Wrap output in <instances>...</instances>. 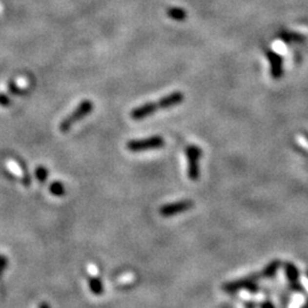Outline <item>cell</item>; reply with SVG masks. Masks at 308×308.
<instances>
[{"label": "cell", "instance_id": "1", "mask_svg": "<svg viewBox=\"0 0 308 308\" xmlns=\"http://www.w3.org/2000/svg\"><path fill=\"white\" fill-rule=\"evenodd\" d=\"M281 266L280 260H273L267 265L263 270H260L258 273H252L250 275L242 277V279L232 281V282H227L223 286V290L225 292L228 293H234L238 292L240 290H249L252 292L258 291V282L263 279H269V277L274 276Z\"/></svg>", "mask_w": 308, "mask_h": 308}, {"label": "cell", "instance_id": "2", "mask_svg": "<svg viewBox=\"0 0 308 308\" xmlns=\"http://www.w3.org/2000/svg\"><path fill=\"white\" fill-rule=\"evenodd\" d=\"M94 109V104L91 101H82L78 105L72 113H70L65 119L62 120V123H60V130L62 133H66L67 130H70L72 126L78 121L83 119L84 117H87L91 111Z\"/></svg>", "mask_w": 308, "mask_h": 308}, {"label": "cell", "instance_id": "3", "mask_svg": "<svg viewBox=\"0 0 308 308\" xmlns=\"http://www.w3.org/2000/svg\"><path fill=\"white\" fill-rule=\"evenodd\" d=\"M186 160H187V176L193 182L200 178V159L202 155L201 147L196 145H189L185 150Z\"/></svg>", "mask_w": 308, "mask_h": 308}, {"label": "cell", "instance_id": "4", "mask_svg": "<svg viewBox=\"0 0 308 308\" xmlns=\"http://www.w3.org/2000/svg\"><path fill=\"white\" fill-rule=\"evenodd\" d=\"M162 146H164V140L160 136H152L143 138V140H133L127 143V148L134 153L155 150V148H160Z\"/></svg>", "mask_w": 308, "mask_h": 308}, {"label": "cell", "instance_id": "5", "mask_svg": "<svg viewBox=\"0 0 308 308\" xmlns=\"http://www.w3.org/2000/svg\"><path fill=\"white\" fill-rule=\"evenodd\" d=\"M193 207H194V202L192 200H181V201L167 203V205H162L160 208V215L164 217H172L177 214L187 211Z\"/></svg>", "mask_w": 308, "mask_h": 308}, {"label": "cell", "instance_id": "6", "mask_svg": "<svg viewBox=\"0 0 308 308\" xmlns=\"http://www.w3.org/2000/svg\"><path fill=\"white\" fill-rule=\"evenodd\" d=\"M266 57L270 66V76L273 79L279 80L283 76V57L273 50H267Z\"/></svg>", "mask_w": 308, "mask_h": 308}, {"label": "cell", "instance_id": "7", "mask_svg": "<svg viewBox=\"0 0 308 308\" xmlns=\"http://www.w3.org/2000/svg\"><path fill=\"white\" fill-rule=\"evenodd\" d=\"M284 268H286V275L287 279V282H289L291 289L296 292L304 293L306 294V290L304 289V287L301 286L300 281H299V272H298L297 267L291 263H287L284 265Z\"/></svg>", "mask_w": 308, "mask_h": 308}, {"label": "cell", "instance_id": "8", "mask_svg": "<svg viewBox=\"0 0 308 308\" xmlns=\"http://www.w3.org/2000/svg\"><path fill=\"white\" fill-rule=\"evenodd\" d=\"M183 101H184V94H183L182 91H174V93L160 98V100L155 102V103H157L159 110H165L178 105V104H181Z\"/></svg>", "mask_w": 308, "mask_h": 308}, {"label": "cell", "instance_id": "9", "mask_svg": "<svg viewBox=\"0 0 308 308\" xmlns=\"http://www.w3.org/2000/svg\"><path fill=\"white\" fill-rule=\"evenodd\" d=\"M154 112H157L154 106V102H150V103H145L143 105L138 106L131 111L130 118L133 120H142L152 116Z\"/></svg>", "mask_w": 308, "mask_h": 308}, {"label": "cell", "instance_id": "10", "mask_svg": "<svg viewBox=\"0 0 308 308\" xmlns=\"http://www.w3.org/2000/svg\"><path fill=\"white\" fill-rule=\"evenodd\" d=\"M88 284H89V289L91 292L96 296H100V294L103 293L104 287L102 281L100 280V277H97L96 275H91L88 280Z\"/></svg>", "mask_w": 308, "mask_h": 308}, {"label": "cell", "instance_id": "11", "mask_svg": "<svg viewBox=\"0 0 308 308\" xmlns=\"http://www.w3.org/2000/svg\"><path fill=\"white\" fill-rule=\"evenodd\" d=\"M8 167H9V169H11V171L14 172V174L18 176V177H21V179L23 181V184H24L25 186L30 185L29 175L28 174L24 175V171H23V169L20 167L18 164H15V162H13V161H8Z\"/></svg>", "mask_w": 308, "mask_h": 308}, {"label": "cell", "instance_id": "12", "mask_svg": "<svg viewBox=\"0 0 308 308\" xmlns=\"http://www.w3.org/2000/svg\"><path fill=\"white\" fill-rule=\"evenodd\" d=\"M167 15H168V18H170L171 20H174V21H178V22L185 21L186 18H187V13H186L183 8H179V7L169 8L167 11Z\"/></svg>", "mask_w": 308, "mask_h": 308}, {"label": "cell", "instance_id": "13", "mask_svg": "<svg viewBox=\"0 0 308 308\" xmlns=\"http://www.w3.org/2000/svg\"><path fill=\"white\" fill-rule=\"evenodd\" d=\"M49 192L55 196H63L65 194V187L61 182H54L49 186Z\"/></svg>", "mask_w": 308, "mask_h": 308}, {"label": "cell", "instance_id": "14", "mask_svg": "<svg viewBox=\"0 0 308 308\" xmlns=\"http://www.w3.org/2000/svg\"><path fill=\"white\" fill-rule=\"evenodd\" d=\"M281 38H282L286 42H303L305 38L301 35H298V33L294 32H286L281 35Z\"/></svg>", "mask_w": 308, "mask_h": 308}, {"label": "cell", "instance_id": "15", "mask_svg": "<svg viewBox=\"0 0 308 308\" xmlns=\"http://www.w3.org/2000/svg\"><path fill=\"white\" fill-rule=\"evenodd\" d=\"M35 174L36 178L38 179L40 183H45L47 181V177H48V171H47V169L45 167H42V165L37 167Z\"/></svg>", "mask_w": 308, "mask_h": 308}, {"label": "cell", "instance_id": "16", "mask_svg": "<svg viewBox=\"0 0 308 308\" xmlns=\"http://www.w3.org/2000/svg\"><path fill=\"white\" fill-rule=\"evenodd\" d=\"M8 265V259L4 256H0V275L4 273V270Z\"/></svg>", "mask_w": 308, "mask_h": 308}, {"label": "cell", "instance_id": "17", "mask_svg": "<svg viewBox=\"0 0 308 308\" xmlns=\"http://www.w3.org/2000/svg\"><path fill=\"white\" fill-rule=\"evenodd\" d=\"M8 89H9V91H11L12 94H20V93H21V90H20L18 83H15L14 81H11V82H9Z\"/></svg>", "mask_w": 308, "mask_h": 308}, {"label": "cell", "instance_id": "18", "mask_svg": "<svg viewBox=\"0 0 308 308\" xmlns=\"http://www.w3.org/2000/svg\"><path fill=\"white\" fill-rule=\"evenodd\" d=\"M11 104V100L8 96H6L5 94H0V105L2 106H8Z\"/></svg>", "mask_w": 308, "mask_h": 308}, {"label": "cell", "instance_id": "19", "mask_svg": "<svg viewBox=\"0 0 308 308\" xmlns=\"http://www.w3.org/2000/svg\"><path fill=\"white\" fill-rule=\"evenodd\" d=\"M262 308H274V306L270 301H266V303H264L262 305Z\"/></svg>", "mask_w": 308, "mask_h": 308}, {"label": "cell", "instance_id": "20", "mask_svg": "<svg viewBox=\"0 0 308 308\" xmlns=\"http://www.w3.org/2000/svg\"><path fill=\"white\" fill-rule=\"evenodd\" d=\"M39 308H50V306H49L48 303H45V301H43V303L40 304Z\"/></svg>", "mask_w": 308, "mask_h": 308}, {"label": "cell", "instance_id": "21", "mask_svg": "<svg viewBox=\"0 0 308 308\" xmlns=\"http://www.w3.org/2000/svg\"><path fill=\"white\" fill-rule=\"evenodd\" d=\"M301 308H308V301H307V303H306V304H305V305H304V306H303V307H301Z\"/></svg>", "mask_w": 308, "mask_h": 308}]
</instances>
